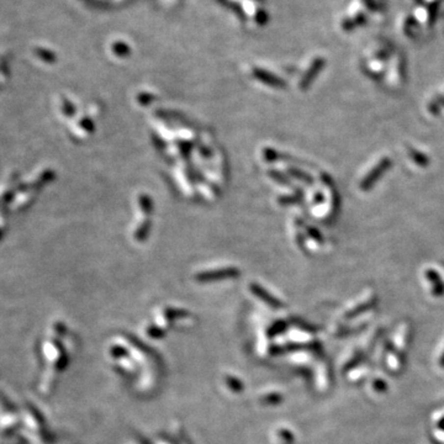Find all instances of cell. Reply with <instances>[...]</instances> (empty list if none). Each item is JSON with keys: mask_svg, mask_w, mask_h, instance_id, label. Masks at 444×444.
<instances>
[{"mask_svg": "<svg viewBox=\"0 0 444 444\" xmlns=\"http://www.w3.org/2000/svg\"><path fill=\"white\" fill-rule=\"evenodd\" d=\"M141 205H142V209L146 211V212H151L152 210V203H151V199L147 198V196H142L140 200Z\"/></svg>", "mask_w": 444, "mask_h": 444, "instance_id": "obj_1", "label": "cell"}, {"mask_svg": "<svg viewBox=\"0 0 444 444\" xmlns=\"http://www.w3.org/2000/svg\"><path fill=\"white\" fill-rule=\"evenodd\" d=\"M364 1H366V5L369 6V8L370 9H374V5H373V0H364Z\"/></svg>", "mask_w": 444, "mask_h": 444, "instance_id": "obj_2", "label": "cell"}]
</instances>
